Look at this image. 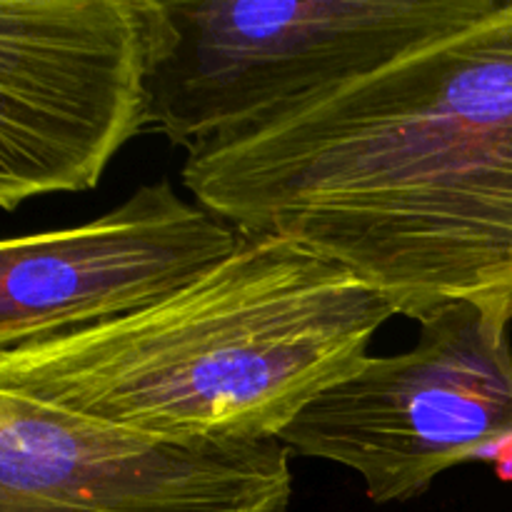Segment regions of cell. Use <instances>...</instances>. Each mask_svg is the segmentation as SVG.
Masks as SVG:
<instances>
[{
    "label": "cell",
    "mask_w": 512,
    "mask_h": 512,
    "mask_svg": "<svg viewBox=\"0 0 512 512\" xmlns=\"http://www.w3.org/2000/svg\"><path fill=\"white\" fill-rule=\"evenodd\" d=\"M183 185L240 233H278L423 323L512 325V0L393 63L188 153Z\"/></svg>",
    "instance_id": "obj_1"
},
{
    "label": "cell",
    "mask_w": 512,
    "mask_h": 512,
    "mask_svg": "<svg viewBox=\"0 0 512 512\" xmlns=\"http://www.w3.org/2000/svg\"><path fill=\"white\" fill-rule=\"evenodd\" d=\"M293 450L95 423L0 393V512H288Z\"/></svg>",
    "instance_id": "obj_6"
},
{
    "label": "cell",
    "mask_w": 512,
    "mask_h": 512,
    "mask_svg": "<svg viewBox=\"0 0 512 512\" xmlns=\"http://www.w3.org/2000/svg\"><path fill=\"white\" fill-rule=\"evenodd\" d=\"M238 228L165 178L108 213L0 245V353L168 298L238 248Z\"/></svg>",
    "instance_id": "obj_7"
},
{
    "label": "cell",
    "mask_w": 512,
    "mask_h": 512,
    "mask_svg": "<svg viewBox=\"0 0 512 512\" xmlns=\"http://www.w3.org/2000/svg\"><path fill=\"white\" fill-rule=\"evenodd\" d=\"M160 0H0V205L98 188L150 128Z\"/></svg>",
    "instance_id": "obj_4"
},
{
    "label": "cell",
    "mask_w": 512,
    "mask_h": 512,
    "mask_svg": "<svg viewBox=\"0 0 512 512\" xmlns=\"http://www.w3.org/2000/svg\"><path fill=\"white\" fill-rule=\"evenodd\" d=\"M278 440L353 470L370 503H410L448 470L512 443L510 325L473 305L440 310L413 348L368 355Z\"/></svg>",
    "instance_id": "obj_5"
},
{
    "label": "cell",
    "mask_w": 512,
    "mask_h": 512,
    "mask_svg": "<svg viewBox=\"0 0 512 512\" xmlns=\"http://www.w3.org/2000/svg\"><path fill=\"white\" fill-rule=\"evenodd\" d=\"M498 0H160L150 128L188 153L475 23Z\"/></svg>",
    "instance_id": "obj_3"
},
{
    "label": "cell",
    "mask_w": 512,
    "mask_h": 512,
    "mask_svg": "<svg viewBox=\"0 0 512 512\" xmlns=\"http://www.w3.org/2000/svg\"><path fill=\"white\" fill-rule=\"evenodd\" d=\"M395 310L350 270L278 233L168 298L0 353V393L135 433L278 440L348 378Z\"/></svg>",
    "instance_id": "obj_2"
}]
</instances>
